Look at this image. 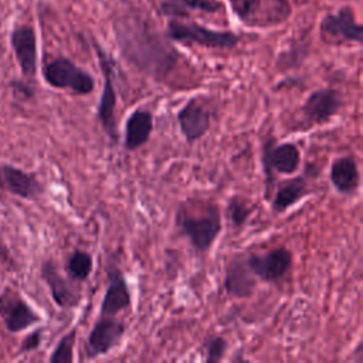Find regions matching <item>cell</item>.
Returning a JSON list of instances; mask_svg holds the SVG:
<instances>
[{"label":"cell","instance_id":"6da1fadb","mask_svg":"<svg viewBox=\"0 0 363 363\" xmlns=\"http://www.w3.org/2000/svg\"><path fill=\"white\" fill-rule=\"evenodd\" d=\"M112 31L121 57L139 72L166 79L179 62V52L166 34H160L152 21L140 13L126 11L116 17Z\"/></svg>","mask_w":363,"mask_h":363},{"label":"cell","instance_id":"7a4b0ae2","mask_svg":"<svg viewBox=\"0 0 363 363\" xmlns=\"http://www.w3.org/2000/svg\"><path fill=\"white\" fill-rule=\"evenodd\" d=\"M177 207L174 224L199 254L207 252L223 230V216L217 203L191 200Z\"/></svg>","mask_w":363,"mask_h":363},{"label":"cell","instance_id":"3957f363","mask_svg":"<svg viewBox=\"0 0 363 363\" xmlns=\"http://www.w3.org/2000/svg\"><path fill=\"white\" fill-rule=\"evenodd\" d=\"M166 37L182 44H196L213 50H231L241 37L230 30H213L194 21L170 18L166 26Z\"/></svg>","mask_w":363,"mask_h":363},{"label":"cell","instance_id":"277c9868","mask_svg":"<svg viewBox=\"0 0 363 363\" xmlns=\"http://www.w3.org/2000/svg\"><path fill=\"white\" fill-rule=\"evenodd\" d=\"M98 64L104 77L102 92L96 106V118L101 125V129L108 135L112 145L118 143V125H116V104L118 92L115 85V62L111 55L98 44H94Z\"/></svg>","mask_w":363,"mask_h":363},{"label":"cell","instance_id":"5b68a950","mask_svg":"<svg viewBox=\"0 0 363 363\" xmlns=\"http://www.w3.org/2000/svg\"><path fill=\"white\" fill-rule=\"evenodd\" d=\"M302 155L296 143H278L272 136L261 146V166L265 176V197L268 199L274 186L275 174H294L301 166Z\"/></svg>","mask_w":363,"mask_h":363},{"label":"cell","instance_id":"8992f818","mask_svg":"<svg viewBox=\"0 0 363 363\" xmlns=\"http://www.w3.org/2000/svg\"><path fill=\"white\" fill-rule=\"evenodd\" d=\"M230 7L242 24L258 28L279 26L292 14L289 0H230Z\"/></svg>","mask_w":363,"mask_h":363},{"label":"cell","instance_id":"52a82bcc","mask_svg":"<svg viewBox=\"0 0 363 363\" xmlns=\"http://www.w3.org/2000/svg\"><path fill=\"white\" fill-rule=\"evenodd\" d=\"M43 75L50 86L57 89H69L78 95L92 94L96 85L91 72L67 57H57L47 62L44 65Z\"/></svg>","mask_w":363,"mask_h":363},{"label":"cell","instance_id":"ba28073f","mask_svg":"<svg viewBox=\"0 0 363 363\" xmlns=\"http://www.w3.org/2000/svg\"><path fill=\"white\" fill-rule=\"evenodd\" d=\"M320 38L328 44H346L363 41V27L356 21L354 11L350 6H343L333 13L323 16L319 24Z\"/></svg>","mask_w":363,"mask_h":363},{"label":"cell","instance_id":"9c48e42d","mask_svg":"<svg viewBox=\"0 0 363 363\" xmlns=\"http://www.w3.org/2000/svg\"><path fill=\"white\" fill-rule=\"evenodd\" d=\"M343 105L340 92L336 88L325 86L312 91L299 108L305 128L329 122Z\"/></svg>","mask_w":363,"mask_h":363},{"label":"cell","instance_id":"30bf717a","mask_svg":"<svg viewBox=\"0 0 363 363\" xmlns=\"http://www.w3.org/2000/svg\"><path fill=\"white\" fill-rule=\"evenodd\" d=\"M245 259L254 275L268 284L282 281L292 268V252L286 247H275L264 254H250Z\"/></svg>","mask_w":363,"mask_h":363},{"label":"cell","instance_id":"8fae6325","mask_svg":"<svg viewBox=\"0 0 363 363\" xmlns=\"http://www.w3.org/2000/svg\"><path fill=\"white\" fill-rule=\"evenodd\" d=\"M126 326L115 316H98L85 342L86 359H95L116 347L125 335Z\"/></svg>","mask_w":363,"mask_h":363},{"label":"cell","instance_id":"7c38bea8","mask_svg":"<svg viewBox=\"0 0 363 363\" xmlns=\"http://www.w3.org/2000/svg\"><path fill=\"white\" fill-rule=\"evenodd\" d=\"M108 285L101 301L99 315L101 316H116L118 313L132 306V294L128 281L115 264H109L106 268Z\"/></svg>","mask_w":363,"mask_h":363},{"label":"cell","instance_id":"4fadbf2b","mask_svg":"<svg viewBox=\"0 0 363 363\" xmlns=\"http://www.w3.org/2000/svg\"><path fill=\"white\" fill-rule=\"evenodd\" d=\"M176 118L179 129L189 145L200 140L211 126V112L197 98H190L179 109Z\"/></svg>","mask_w":363,"mask_h":363},{"label":"cell","instance_id":"5bb4252c","mask_svg":"<svg viewBox=\"0 0 363 363\" xmlns=\"http://www.w3.org/2000/svg\"><path fill=\"white\" fill-rule=\"evenodd\" d=\"M258 278L254 275L247 264V259L241 255H235L225 262L223 288L234 298L247 299L252 296L257 289Z\"/></svg>","mask_w":363,"mask_h":363},{"label":"cell","instance_id":"9a60e30c","mask_svg":"<svg viewBox=\"0 0 363 363\" xmlns=\"http://www.w3.org/2000/svg\"><path fill=\"white\" fill-rule=\"evenodd\" d=\"M10 40L23 74L34 77L37 72V37L34 28L28 24L16 26Z\"/></svg>","mask_w":363,"mask_h":363},{"label":"cell","instance_id":"2e32d148","mask_svg":"<svg viewBox=\"0 0 363 363\" xmlns=\"http://www.w3.org/2000/svg\"><path fill=\"white\" fill-rule=\"evenodd\" d=\"M0 315L10 332H20L37 323L40 316L16 294L0 295Z\"/></svg>","mask_w":363,"mask_h":363},{"label":"cell","instance_id":"e0dca14e","mask_svg":"<svg viewBox=\"0 0 363 363\" xmlns=\"http://www.w3.org/2000/svg\"><path fill=\"white\" fill-rule=\"evenodd\" d=\"M41 278L50 288L52 301L62 309H74L81 302V294L64 278L55 264L48 259L41 267Z\"/></svg>","mask_w":363,"mask_h":363},{"label":"cell","instance_id":"ac0fdd59","mask_svg":"<svg viewBox=\"0 0 363 363\" xmlns=\"http://www.w3.org/2000/svg\"><path fill=\"white\" fill-rule=\"evenodd\" d=\"M329 180L335 190L343 196H354L360 187V170L350 155L336 157L329 169Z\"/></svg>","mask_w":363,"mask_h":363},{"label":"cell","instance_id":"d6986e66","mask_svg":"<svg viewBox=\"0 0 363 363\" xmlns=\"http://www.w3.org/2000/svg\"><path fill=\"white\" fill-rule=\"evenodd\" d=\"M153 132V113L146 108H136L125 122L123 149L135 152L146 145Z\"/></svg>","mask_w":363,"mask_h":363},{"label":"cell","instance_id":"ffe728a7","mask_svg":"<svg viewBox=\"0 0 363 363\" xmlns=\"http://www.w3.org/2000/svg\"><path fill=\"white\" fill-rule=\"evenodd\" d=\"M309 193V179L306 174L286 179L277 186L274 199L271 200V210L274 214H282Z\"/></svg>","mask_w":363,"mask_h":363},{"label":"cell","instance_id":"44dd1931","mask_svg":"<svg viewBox=\"0 0 363 363\" xmlns=\"http://www.w3.org/2000/svg\"><path fill=\"white\" fill-rule=\"evenodd\" d=\"M0 186L23 199H35L43 193V186L34 174L13 166L0 167Z\"/></svg>","mask_w":363,"mask_h":363},{"label":"cell","instance_id":"7402d4cb","mask_svg":"<svg viewBox=\"0 0 363 363\" xmlns=\"http://www.w3.org/2000/svg\"><path fill=\"white\" fill-rule=\"evenodd\" d=\"M225 10L221 0H162L159 11L169 18H189L191 11L216 14Z\"/></svg>","mask_w":363,"mask_h":363},{"label":"cell","instance_id":"603a6c76","mask_svg":"<svg viewBox=\"0 0 363 363\" xmlns=\"http://www.w3.org/2000/svg\"><path fill=\"white\" fill-rule=\"evenodd\" d=\"M94 268L92 255L84 250H74L65 262V271L72 281L84 282L89 278Z\"/></svg>","mask_w":363,"mask_h":363},{"label":"cell","instance_id":"cb8c5ba5","mask_svg":"<svg viewBox=\"0 0 363 363\" xmlns=\"http://www.w3.org/2000/svg\"><path fill=\"white\" fill-rule=\"evenodd\" d=\"M251 213H252V208L248 206V203L242 197L233 196L228 199L225 214L234 230H241L247 224Z\"/></svg>","mask_w":363,"mask_h":363},{"label":"cell","instance_id":"d4e9b609","mask_svg":"<svg viewBox=\"0 0 363 363\" xmlns=\"http://www.w3.org/2000/svg\"><path fill=\"white\" fill-rule=\"evenodd\" d=\"M75 336H77V330L72 329L60 339L52 354L50 356L51 363H71L74 360Z\"/></svg>","mask_w":363,"mask_h":363},{"label":"cell","instance_id":"484cf974","mask_svg":"<svg viewBox=\"0 0 363 363\" xmlns=\"http://www.w3.org/2000/svg\"><path fill=\"white\" fill-rule=\"evenodd\" d=\"M227 340L225 337L220 335H213L204 339L203 342V349L206 352L204 354V362L207 363H217L224 359L225 350H227Z\"/></svg>","mask_w":363,"mask_h":363},{"label":"cell","instance_id":"4316f807","mask_svg":"<svg viewBox=\"0 0 363 363\" xmlns=\"http://www.w3.org/2000/svg\"><path fill=\"white\" fill-rule=\"evenodd\" d=\"M41 336H43V329H37L31 332L23 342L21 345V352H30L33 349H37L41 343Z\"/></svg>","mask_w":363,"mask_h":363},{"label":"cell","instance_id":"83f0119b","mask_svg":"<svg viewBox=\"0 0 363 363\" xmlns=\"http://www.w3.org/2000/svg\"><path fill=\"white\" fill-rule=\"evenodd\" d=\"M9 262H10V258H9L7 247H6V244L3 242V240L0 238V274H1V271L7 267Z\"/></svg>","mask_w":363,"mask_h":363},{"label":"cell","instance_id":"f1b7e54d","mask_svg":"<svg viewBox=\"0 0 363 363\" xmlns=\"http://www.w3.org/2000/svg\"><path fill=\"white\" fill-rule=\"evenodd\" d=\"M11 85L14 86L16 94H23V95H24V98H30V96L33 95V89H31L27 84H23V82H17V81H14Z\"/></svg>","mask_w":363,"mask_h":363}]
</instances>
